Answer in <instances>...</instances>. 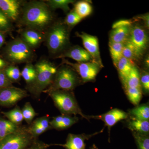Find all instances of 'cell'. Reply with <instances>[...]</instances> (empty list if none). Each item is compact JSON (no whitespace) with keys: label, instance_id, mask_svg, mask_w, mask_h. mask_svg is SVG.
<instances>
[{"label":"cell","instance_id":"obj_27","mask_svg":"<svg viewBox=\"0 0 149 149\" xmlns=\"http://www.w3.org/2000/svg\"><path fill=\"white\" fill-rule=\"evenodd\" d=\"M74 3L73 9L82 19L91 15L93 12V7L87 1H79Z\"/></svg>","mask_w":149,"mask_h":149},{"label":"cell","instance_id":"obj_14","mask_svg":"<svg viewBox=\"0 0 149 149\" xmlns=\"http://www.w3.org/2000/svg\"><path fill=\"white\" fill-rule=\"evenodd\" d=\"M19 37L34 51L45 41V33L35 29L23 28L19 30Z\"/></svg>","mask_w":149,"mask_h":149},{"label":"cell","instance_id":"obj_10","mask_svg":"<svg viewBox=\"0 0 149 149\" xmlns=\"http://www.w3.org/2000/svg\"><path fill=\"white\" fill-rule=\"evenodd\" d=\"M28 92L13 85L0 89V107H11L28 97Z\"/></svg>","mask_w":149,"mask_h":149},{"label":"cell","instance_id":"obj_41","mask_svg":"<svg viewBox=\"0 0 149 149\" xmlns=\"http://www.w3.org/2000/svg\"><path fill=\"white\" fill-rule=\"evenodd\" d=\"M134 19H141L144 23V26L145 28L148 29L149 28V13L145 14L140 15L136 16Z\"/></svg>","mask_w":149,"mask_h":149},{"label":"cell","instance_id":"obj_24","mask_svg":"<svg viewBox=\"0 0 149 149\" xmlns=\"http://www.w3.org/2000/svg\"><path fill=\"white\" fill-rule=\"evenodd\" d=\"M134 65L125 58L122 57L116 67L117 68L121 83L125 81Z\"/></svg>","mask_w":149,"mask_h":149},{"label":"cell","instance_id":"obj_15","mask_svg":"<svg viewBox=\"0 0 149 149\" xmlns=\"http://www.w3.org/2000/svg\"><path fill=\"white\" fill-rule=\"evenodd\" d=\"M90 119H95L103 121L109 129L120 120H126L129 117L128 113L118 109H114L104 114L98 116H89Z\"/></svg>","mask_w":149,"mask_h":149},{"label":"cell","instance_id":"obj_20","mask_svg":"<svg viewBox=\"0 0 149 149\" xmlns=\"http://www.w3.org/2000/svg\"><path fill=\"white\" fill-rule=\"evenodd\" d=\"M126 120L127 127L132 132L149 134V120H140L129 116Z\"/></svg>","mask_w":149,"mask_h":149},{"label":"cell","instance_id":"obj_16","mask_svg":"<svg viewBox=\"0 0 149 149\" xmlns=\"http://www.w3.org/2000/svg\"><path fill=\"white\" fill-rule=\"evenodd\" d=\"M66 58L72 59L77 63L93 61L92 57L88 52L85 49L78 45L70 46L57 58L63 59Z\"/></svg>","mask_w":149,"mask_h":149},{"label":"cell","instance_id":"obj_29","mask_svg":"<svg viewBox=\"0 0 149 149\" xmlns=\"http://www.w3.org/2000/svg\"><path fill=\"white\" fill-rule=\"evenodd\" d=\"M124 43H115L109 42L110 52L113 62L116 67L118 63L122 57V52Z\"/></svg>","mask_w":149,"mask_h":149},{"label":"cell","instance_id":"obj_13","mask_svg":"<svg viewBox=\"0 0 149 149\" xmlns=\"http://www.w3.org/2000/svg\"><path fill=\"white\" fill-rule=\"evenodd\" d=\"M104 129L91 134L83 133L81 134H74L69 133L68 135L65 143L63 144H50L51 146H60L65 149H86L85 141L91 139L92 137L101 133Z\"/></svg>","mask_w":149,"mask_h":149},{"label":"cell","instance_id":"obj_17","mask_svg":"<svg viewBox=\"0 0 149 149\" xmlns=\"http://www.w3.org/2000/svg\"><path fill=\"white\" fill-rule=\"evenodd\" d=\"M50 119L48 115L37 118L27 127V131L35 139L48 130L52 129L50 125Z\"/></svg>","mask_w":149,"mask_h":149},{"label":"cell","instance_id":"obj_6","mask_svg":"<svg viewBox=\"0 0 149 149\" xmlns=\"http://www.w3.org/2000/svg\"><path fill=\"white\" fill-rule=\"evenodd\" d=\"M81 82L80 77L71 67L62 64L58 67L52 83L44 93L56 90L72 91Z\"/></svg>","mask_w":149,"mask_h":149},{"label":"cell","instance_id":"obj_4","mask_svg":"<svg viewBox=\"0 0 149 149\" xmlns=\"http://www.w3.org/2000/svg\"><path fill=\"white\" fill-rule=\"evenodd\" d=\"M4 59L10 64L15 65L32 63L36 54L32 50L17 36L7 43L2 52Z\"/></svg>","mask_w":149,"mask_h":149},{"label":"cell","instance_id":"obj_36","mask_svg":"<svg viewBox=\"0 0 149 149\" xmlns=\"http://www.w3.org/2000/svg\"><path fill=\"white\" fill-rule=\"evenodd\" d=\"M82 19L72 9V10H70L69 12L68 13L63 22L65 25L71 30Z\"/></svg>","mask_w":149,"mask_h":149},{"label":"cell","instance_id":"obj_22","mask_svg":"<svg viewBox=\"0 0 149 149\" xmlns=\"http://www.w3.org/2000/svg\"><path fill=\"white\" fill-rule=\"evenodd\" d=\"M123 88H141L140 72L136 65H133L125 81L122 83Z\"/></svg>","mask_w":149,"mask_h":149},{"label":"cell","instance_id":"obj_12","mask_svg":"<svg viewBox=\"0 0 149 149\" xmlns=\"http://www.w3.org/2000/svg\"><path fill=\"white\" fill-rule=\"evenodd\" d=\"M26 2L24 0H0V9L14 24H17Z\"/></svg>","mask_w":149,"mask_h":149},{"label":"cell","instance_id":"obj_18","mask_svg":"<svg viewBox=\"0 0 149 149\" xmlns=\"http://www.w3.org/2000/svg\"><path fill=\"white\" fill-rule=\"evenodd\" d=\"M79 118L68 115L62 114L53 118L50 121V125L52 128L56 130H65L71 127L78 122Z\"/></svg>","mask_w":149,"mask_h":149},{"label":"cell","instance_id":"obj_26","mask_svg":"<svg viewBox=\"0 0 149 149\" xmlns=\"http://www.w3.org/2000/svg\"><path fill=\"white\" fill-rule=\"evenodd\" d=\"M2 114L8 120L15 125L20 126L24 120L21 109L18 106L16 105L13 109L7 111L1 112Z\"/></svg>","mask_w":149,"mask_h":149},{"label":"cell","instance_id":"obj_9","mask_svg":"<svg viewBox=\"0 0 149 149\" xmlns=\"http://www.w3.org/2000/svg\"><path fill=\"white\" fill-rule=\"evenodd\" d=\"M127 41L135 49L139 57L142 58L148 46V35L146 28L141 24H133Z\"/></svg>","mask_w":149,"mask_h":149},{"label":"cell","instance_id":"obj_44","mask_svg":"<svg viewBox=\"0 0 149 149\" xmlns=\"http://www.w3.org/2000/svg\"><path fill=\"white\" fill-rule=\"evenodd\" d=\"M144 67L146 68V69L148 70V69H149V56L147 55L145 57V59L144 61Z\"/></svg>","mask_w":149,"mask_h":149},{"label":"cell","instance_id":"obj_33","mask_svg":"<svg viewBox=\"0 0 149 149\" xmlns=\"http://www.w3.org/2000/svg\"><path fill=\"white\" fill-rule=\"evenodd\" d=\"M14 24L0 9V31L10 34L15 29Z\"/></svg>","mask_w":149,"mask_h":149},{"label":"cell","instance_id":"obj_32","mask_svg":"<svg viewBox=\"0 0 149 149\" xmlns=\"http://www.w3.org/2000/svg\"><path fill=\"white\" fill-rule=\"evenodd\" d=\"M125 94L130 101L135 105L139 104L143 95V91L141 88H124Z\"/></svg>","mask_w":149,"mask_h":149},{"label":"cell","instance_id":"obj_23","mask_svg":"<svg viewBox=\"0 0 149 149\" xmlns=\"http://www.w3.org/2000/svg\"><path fill=\"white\" fill-rule=\"evenodd\" d=\"M129 116L136 119L149 120V105L148 103L138 105L128 111Z\"/></svg>","mask_w":149,"mask_h":149},{"label":"cell","instance_id":"obj_35","mask_svg":"<svg viewBox=\"0 0 149 149\" xmlns=\"http://www.w3.org/2000/svg\"><path fill=\"white\" fill-rule=\"evenodd\" d=\"M132 133L138 149H149V134Z\"/></svg>","mask_w":149,"mask_h":149},{"label":"cell","instance_id":"obj_31","mask_svg":"<svg viewBox=\"0 0 149 149\" xmlns=\"http://www.w3.org/2000/svg\"><path fill=\"white\" fill-rule=\"evenodd\" d=\"M122 56L130 61L134 65H136V63L141 59L137 54L135 49L128 41H126L124 43L123 49Z\"/></svg>","mask_w":149,"mask_h":149},{"label":"cell","instance_id":"obj_45","mask_svg":"<svg viewBox=\"0 0 149 149\" xmlns=\"http://www.w3.org/2000/svg\"><path fill=\"white\" fill-rule=\"evenodd\" d=\"M90 149H100L98 147H97L95 144H93L92 146L90 147Z\"/></svg>","mask_w":149,"mask_h":149},{"label":"cell","instance_id":"obj_25","mask_svg":"<svg viewBox=\"0 0 149 149\" xmlns=\"http://www.w3.org/2000/svg\"><path fill=\"white\" fill-rule=\"evenodd\" d=\"M13 124L8 119L0 116V141L21 127Z\"/></svg>","mask_w":149,"mask_h":149},{"label":"cell","instance_id":"obj_8","mask_svg":"<svg viewBox=\"0 0 149 149\" xmlns=\"http://www.w3.org/2000/svg\"><path fill=\"white\" fill-rule=\"evenodd\" d=\"M62 64L67 65L71 67L80 77L83 83L93 82L102 68L93 61L83 63H72L65 58L62 59Z\"/></svg>","mask_w":149,"mask_h":149},{"label":"cell","instance_id":"obj_2","mask_svg":"<svg viewBox=\"0 0 149 149\" xmlns=\"http://www.w3.org/2000/svg\"><path fill=\"white\" fill-rule=\"evenodd\" d=\"M71 30L63 21L56 20L45 32V41L51 57L57 58L71 46Z\"/></svg>","mask_w":149,"mask_h":149},{"label":"cell","instance_id":"obj_38","mask_svg":"<svg viewBox=\"0 0 149 149\" xmlns=\"http://www.w3.org/2000/svg\"><path fill=\"white\" fill-rule=\"evenodd\" d=\"M50 146V144H46L37 139H35L27 149H49Z\"/></svg>","mask_w":149,"mask_h":149},{"label":"cell","instance_id":"obj_21","mask_svg":"<svg viewBox=\"0 0 149 149\" xmlns=\"http://www.w3.org/2000/svg\"><path fill=\"white\" fill-rule=\"evenodd\" d=\"M21 72V77L26 83V89L32 86L35 83L37 76L35 64L32 63H26Z\"/></svg>","mask_w":149,"mask_h":149},{"label":"cell","instance_id":"obj_40","mask_svg":"<svg viewBox=\"0 0 149 149\" xmlns=\"http://www.w3.org/2000/svg\"><path fill=\"white\" fill-rule=\"evenodd\" d=\"M134 21L132 19H123L116 22L112 25V29L124 26H131L134 24Z\"/></svg>","mask_w":149,"mask_h":149},{"label":"cell","instance_id":"obj_19","mask_svg":"<svg viewBox=\"0 0 149 149\" xmlns=\"http://www.w3.org/2000/svg\"><path fill=\"white\" fill-rule=\"evenodd\" d=\"M132 26H121L112 29L109 34V42L125 43L129 38Z\"/></svg>","mask_w":149,"mask_h":149},{"label":"cell","instance_id":"obj_5","mask_svg":"<svg viewBox=\"0 0 149 149\" xmlns=\"http://www.w3.org/2000/svg\"><path fill=\"white\" fill-rule=\"evenodd\" d=\"M47 94L62 114L75 116L79 115L83 118L90 120V116L83 113L72 91L56 90Z\"/></svg>","mask_w":149,"mask_h":149},{"label":"cell","instance_id":"obj_43","mask_svg":"<svg viewBox=\"0 0 149 149\" xmlns=\"http://www.w3.org/2000/svg\"><path fill=\"white\" fill-rule=\"evenodd\" d=\"M9 64H10L5 60L0 57V70L4 69Z\"/></svg>","mask_w":149,"mask_h":149},{"label":"cell","instance_id":"obj_42","mask_svg":"<svg viewBox=\"0 0 149 149\" xmlns=\"http://www.w3.org/2000/svg\"><path fill=\"white\" fill-rule=\"evenodd\" d=\"M3 32L0 31V50L4 45L6 42V35Z\"/></svg>","mask_w":149,"mask_h":149},{"label":"cell","instance_id":"obj_3","mask_svg":"<svg viewBox=\"0 0 149 149\" xmlns=\"http://www.w3.org/2000/svg\"><path fill=\"white\" fill-rule=\"evenodd\" d=\"M37 76L35 83L26 91L35 98H40L42 93L52 83L58 67L47 58H40L35 64Z\"/></svg>","mask_w":149,"mask_h":149},{"label":"cell","instance_id":"obj_1","mask_svg":"<svg viewBox=\"0 0 149 149\" xmlns=\"http://www.w3.org/2000/svg\"><path fill=\"white\" fill-rule=\"evenodd\" d=\"M54 14L44 1H26L17 24L44 32L55 21Z\"/></svg>","mask_w":149,"mask_h":149},{"label":"cell","instance_id":"obj_28","mask_svg":"<svg viewBox=\"0 0 149 149\" xmlns=\"http://www.w3.org/2000/svg\"><path fill=\"white\" fill-rule=\"evenodd\" d=\"M44 1L52 11L58 9H61L66 13L70 10L69 5L75 2L74 0H46Z\"/></svg>","mask_w":149,"mask_h":149},{"label":"cell","instance_id":"obj_34","mask_svg":"<svg viewBox=\"0 0 149 149\" xmlns=\"http://www.w3.org/2000/svg\"><path fill=\"white\" fill-rule=\"evenodd\" d=\"M21 111L23 119L29 125L32 123L35 116L38 115L29 102L25 103Z\"/></svg>","mask_w":149,"mask_h":149},{"label":"cell","instance_id":"obj_11","mask_svg":"<svg viewBox=\"0 0 149 149\" xmlns=\"http://www.w3.org/2000/svg\"><path fill=\"white\" fill-rule=\"evenodd\" d=\"M76 35L81 38L85 49L91 55L93 61L102 68L104 67L101 58L97 37L83 32L81 33L77 32Z\"/></svg>","mask_w":149,"mask_h":149},{"label":"cell","instance_id":"obj_30","mask_svg":"<svg viewBox=\"0 0 149 149\" xmlns=\"http://www.w3.org/2000/svg\"><path fill=\"white\" fill-rule=\"evenodd\" d=\"M3 70L6 76L13 84L18 83L20 81L21 72L17 65L9 64Z\"/></svg>","mask_w":149,"mask_h":149},{"label":"cell","instance_id":"obj_39","mask_svg":"<svg viewBox=\"0 0 149 149\" xmlns=\"http://www.w3.org/2000/svg\"><path fill=\"white\" fill-rule=\"evenodd\" d=\"M13 86V83L6 76L3 70H0V89Z\"/></svg>","mask_w":149,"mask_h":149},{"label":"cell","instance_id":"obj_7","mask_svg":"<svg viewBox=\"0 0 149 149\" xmlns=\"http://www.w3.org/2000/svg\"><path fill=\"white\" fill-rule=\"evenodd\" d=\"M35 139L27 131V127L21 126L0 141V149H27Z\"/></svg>","mask_w":149,"mask_h":149},{"label":"cell","instance_id":"obj_37","mask_svg":"<svg viewBox=\"0 0 149 149\" xmlns=\"http://www.w3.org/2000/svg\"><path fill=\"white\" fill-rule=\"evenodd\" d=\"M140 83L143 93L148 94L149 92V73L146 70L140 72Z\"/></svg>","mask_w":149,"mask_h":149}]
</instances>
